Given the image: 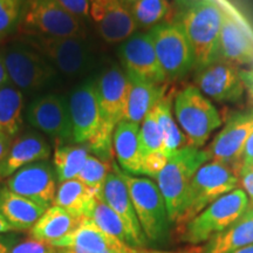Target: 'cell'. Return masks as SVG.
Instances as JSON below:
<instances>
[{
	"label": "cell",
	"mask_w": 253,
	"mask_h": 253,
	"mask_svg": "<svg viewBox=\"0 0 253 253\" xmlns=\"http://www.w3.org/2000/svg\"><path fill=\"white\" fill-rule=\"evenodd\" d=\"M102 199L122 220L130 237L132 248H145L148 240L143 235L140 221L136 216L128 188L115 169L107 176L102 189Z\"/></svg>",
	"instance_id": "obj_18"
},
{
	"label": "cell",
	"mask_w": 253,
	"mask_h": 253,
	"mask_svg": "<svg viewBox=\"0 0 253 253\" xmlns=\"http://www.w3.org/2000/svg\"><path fill=\"white\" fill-rule=\"evenodd\" d=\"M0 54L9 82L23 93L43 89L58 77L54 66L24 39L5 46Z\"/></svg>",
	"instance_id": "obj_4"
},
{
	"label": "cell",
	"mask_w": 253,
	"mask_h": 253,
	"mask_svg": "<svg viewBox=\"0 0 253 253\" xmlns=\"http://www.w3.org/2000/svg\"><path fill=\"white\" fill-rule=\"evenodd\" d=\"M218 60L232 65L253 63V37L238 18L224 8Z\"/></svg>",
	"instance_id": "obj_19"
},
{
	"label": "cell",
	"mask_w": 253,
	"mask_h": 253,
	"mask_svg": "<svg viewBox=\"0 0 253 253\" xmlns=\"http://www.w3.org/2000/svg\"><path fill=\"white\" fill-rule=\"evenodd\" d=\"M155 112H156L158 128H160L161 135H162L163 153L169 158L177 150L186 147L188 141L176 123L175 116H173L171 97H163L155 107Z\"/></svg>",
	"instance_id": "obj_29"
},
{
	"label": "cell",
	"mask_w": 253,
	"mask_h": 253,
	"mask_svg": "<svg viewBox=\"0 0 253 253\" xmlns=\"http://www.w3.org/2000/svg\"><path fill=\"white\" fill-rule=\"evenodd\" d=\"M253 245V208H249L232 225L208 242L203 253H232Z\"/></svg>",
	"instance_id": "obj_25"
},
{
	"label": "cell",
	"mask_w": 253,
	"mask_h": 253,
	"mask_svg": "<svg viewBox=\"0 0 253 253\" xmlns=\"http://www.w3.org/2000/svg\"><path fill=\"white\" fill-rule=\"evenodd\" d=\"M90 17L100 37L108 43L125 42L138 30L128 6L120 0L91 1Z\"/></svg>",
	"instance_id": "obj_17"
},
{
	"label": "cell",
	"mask_w": 253,
	"mask_h": 253,
	"mask_svg": "<svg viewBox=\"0 0 253 253\" xmlns=\"http://www.w3.org/2000/svg\"><path fill=\"white\" fill-rule=\"evenodd\" d=\"M240 77L245 88L253 96V67L251 69H240Z\"/></svg>",
	"instance_id": "obj_43"
},
{
	"label": "cell",
	"mask_w": 253,
	"mask_h": 253,
	"mask_svg": "<svg viewBox=\"0 0 253 253\" xmlns=\"http://www.w3.org/2000/svg\"><path fill=\"white\" fill-rule=\"evenodd\" d=\"M149 33L167 81L184 78L189 72L195 69V56L191 45L178 24L163 21L150 28Z\"/></svg>",
	"instance_id": "obj_10"
},
{
	"label": "cell",
	"mask_w": 253,
	"mask_h": 253,
	"mask_svg": "<svg viewBox=\"0 0 253 253\" xmlns=\"http://www.w3.org/2000/svg\"><path fill=\"white\" fill-rule=\"evenodd\" d=\"M24 40L68 78L84 77L95 66V53L86 37L26 36Z\"/></svg>",
	"instance_id": "obj_8"
},
{
	"label": "cell",
	"mask_w": 253,
	"mask_h": 253,
	"mask_svg": "<svg viewBox=\"0 0 253 253\" xmlns=\"http://www.w3.org/2000/svg\"><path fill=\"white\" fill-rule=\"evenodd\" d=\"M58 253H59V251H58Z\"/></svg>",
	"instance_id": "obj_50"
},
{
	"label": "cell",
	"mask_w": 253,
	"mask_h": 253,
	"mask_svg": "<svg viewBox=\"0 0 253 253\" xmlns=\"http://www.w3.org/2000/svg\"><path fill=\"white\" fill-rule=\"evenodd\" d=\"M119 58L126 74L154 84H166L149 32H136L119 48Z\"/></svg>",
	"instance_id": "obj_15"
},
{
	"label": "cell",
	"mask_w": 253,
	"mask_h": 253,
	"mask_svg": "<svg viewBox=\"0 0 253 253\" xmlns=\"http://www.w3.org/2000/svg\"><path fill=\"white\" fill-rule=\"evenodd\" d=\"M24 93L11 82L0 87V131L13 138L24 125Z\"/></svg>",
	"instance_id": "obj_27"
},
{
	"label": "cell",
	"mask_w": 253,
	"mask_h": 253,
	"mask_svg": "<svg viewBox=\"0 0 253 253\" xmlns=\"http://www.w3.org/2000/svg\"><path fill=\"white\" fill-rule=\"evenodd\" d=\"M26 119L31 126L48 135L58 145L73 141L68 100L58 94H46L28 104Z\"/></svg>",
	"instance_id": "obj_12"
},
{
	"label": "cell",
	"mask_w": 253,
	"mask_h": 253,
	"mask_svg": "<svg viewBox=\"0 0 253 253\" xmlns=\"http://www.w3.org/2000/svg\"><path fill=\"white\" fill-rule=\"evenodd\" d=\"M6 188L14 194L49 208L54 204L58 177L54 168L46 161H41L21 168L8 177Z\"/></svg>",
	"instance_id": "obj_14"
},
{
	"label": "cell",
	"mask_w": 253,
	"mask_h": 253,
	"mask_svg": "<svg viewBox=\"0 0 253 253\" xmlns=\"http://www.w3.org/2000/svg\"><path fill=\"white\" fill-rule=\"evenodd\" d=\"M114 169L125 181L134 205L136 216L148 243H158L166 238L171 223L163 196L157 184L145 177H136L122 171L118 166Z\"/></svg>",
	"instance_id": "obj_6"
},
{
	"label": "cell",
	"mask_w": 253,
	"mask_h": 253,
	"mask_svg": "<svg viewBox=\"0 0 253 253\" xmlns=\"http://www.w3.org/2000/svg\"><path fill=\"white\" fill-rule=\"evenodd\" d=\"M19 26L25 36L86 37L84 20L67 11L58 0H26Z\"/></svg>",
	"instance_id": "obj_9"
},
{
	"label": "cell",
	"mask_w": 253,
	"mask_h": 253,
	"mask_svg": "<svg viewBox=\"0 0 253 253\" xmlns=\"http://www.w3.org/2000/svg\"><path fill=\"white\" fill-rule=\"evenodd\" d=\"M168 162V157L164 153H155L143 157L142 175L156 177Z\"/></svg>",
	"instance_id": "obj_37"
},
{
	"label": "cell",
	"mask_w": 253,
	"mask_h": 253,
	"mask_svg": "<svg viewBox=\"0 0 253 253\" xmlns=\"http://www.w3.org/2000/svg\"><path fill=\"white\" fill-rule=\"evenodd\" d=\"M50 156V147L42 136L26 132L12 142L7 156L0 164V179L8 178L21 168L46 161Z\"/></svg>",
	"instance_id": "obj_21"
},
{
	"label": "cell",
	"mask_w": 253,
	"mask_h": 253,
	"mask_svg": "<svg viewBox=\"0 0 253 253\" xmlns=\"http://www.w3.org/2000/svg\"><path fill=\"white\" fill-rule=\"evenodd\" d=\"M89 155L84 145H58L53 155L58 181L61 183L78 178Z\"/></svg>",
	"instance_id": "obj_30"
},
{
	"label": "cell",
	"mask_w": 253,
	"mask_h": 253,
	"mask_svg": "<svg viewBox=\"0 0 253 253\" xmlns=\"http://www.w3.org/2000/svg\"><path fill=\"white\" fill-rule=\"evenodd\" d=\"M9 246L7 243H5L4 240L0 239V253H9Z\"/></svg>",
	"instance_id": "obj_46"
},
{
	"label": "cell",
	"mask_w": 253,
	"mask_h": 253,
	"mask_svg": "<svg viewBox=\"0 0 253 253\" xmlns=\"http://www.w3.org/2000/svg\"><path fill=\"white\" fill-rule=\"evenodd\" d=\"M249 209V197L237 188L221 196L184 225L182 240L191 245L209 242L212 237L232 225Z\"/></svg>",
	"instance_id": "obj_7"
},
{
	"label": "cell",
	"mask_w": 253,
	"mask_h": 253,
	"mask_svg": "<svg viewBox=\"0 0 253 253\" xmlns=\"http://www.w3.org/2000/svg\"><path fill=\"white\" fill-rule=\"evenodd\" d=\"M58 1L81 20H86L90 17V0H58Z\"/></svg>",
	"instance_id": "obj_38"
},
{
	"label": "cell",
	"mask_w": 253,
	"mask_h": 253,
	"mask_svg": "<svg viewBox=\"0 0 253 253\" xmlns=\"http://www.w3.org/2000/svg\"><path fill=\"white\" fill-rule=\"evenodd\" d=\"M95 198L94 192L79 179L61 182L56 190L54 204L77 218L87 217Z\"/></svg>",
	"instance_id": "obj_28"
},
{
	"label": "cell",
	"mask_w": 253,
	"mask_h": 253,
	"mask_svg": "<svg viewBox=\"0 0 253 253\" xmlns=\"http://www.w3.org/2000/svg\"><path fill=\"white\" fill-rule=\"evenodd\" d=\"M120 1L123 2L126 6H129V5L134 4V2H136V1H138V0H120Z\"/></svg>",
	"instance_id": "obj_48"
},
{
	"label": "cell",
	"mask_w": 253,
	"mask_h": 253,
	"mask_svg": "<svg viewBox=\"0 0 253 253\" xmlns=\"http://www.w3.org/2000/svg\"><path fill=\"white\" fill-rule=\"evenodd\" d=\"M240 179L238 173L226 164L209 161L203 164L186 190L184 199L176 223L184 226L221 196L238 188Z\"/></svg>",
	"instance_id": "obj_2"
},
{
	"label": "cell",
	"mask_w": 253,
	"mask_h": 253,
	"mask_svg": "<svg viewBox=\"0 0 253 253\" xmlns=\"http://www.w3.org/2000/svg\"><path fill=\"white\" fill-rule=\"evenodd\" d=\"M26 0H0V41L19 27Z\"/></svg>",
	"instance_id": "obj_35"
},
{
	"label": "cell",
	"mask_w": 253,
	"mask_h": 253,
	"mask_svg": "<svg viewBox=\"0 0 253 253\" xmlns=\"http://www.w3.org/2000/svg\"><path fill=\"white\" fill-rule=\"evenodd\" d=\"M239 179L243 185V190L246 192L248 197L251 198L253 202V169L240 171Z\"/></svg>",
	"instance_id": "obj_40"
},
{
	"label": "cell",
	"mask_w": 253,
	"mask_h": 253,
	"mask_svg": "<svg viewBox=\"0 0 253 253\" xmlns=\"http://www.w3.org/2000/svg\"><path fill=\"white\" fill-rule=\"evenodd\" d=\"M171 13V21L183 28L191 45L195 71L216 62L224 7L214 0H173Z\"/></svg>",
	"instance_id": "obj_1"
},
{
	"label": "cell",
	"mask_w": 253,
	"mask_h": 253,
	"mask_svg": "<svg viewBox=\"0 0 253 253\" xmlns=\"http://www.w3.org/2000/svg\"><path fill=\"white\" fill-rule=\"evenodd\" d=\"M68 107L73 128V141L86 147L102 126L96 79H88L75 87L68 99Z\"/></svg>",
	"instance_id": "obj_11"
},
{
	"label": "cell",
	"mask_w": 253,
	"mask_h": 253,
	"mask_svg": "<svg viewBox=\"0 0 253 253\" xmlns=\"http://www.w3.org/2000/svg\"><path fill=\"white\" fill-rule=\"evenodd\" d=\"M130 253H203V249L192 246V248L177 250V251H158V250H149L145 248H132Z\"/></svg>",
	"instance_id": "obj_41"
},
{
	"label": "cell",
	"mask_w": 253,
	"mask_h": 253,
	"mask_svg": "<svg viewBox=\"0 0 253 253\" xmlns=\"http://www.w3.org/2000/svg\"><path fill=\"white\" fill-rule=\"evenodd\" d=\"M87 217L106 233L115 237L126 245L132 246L130 237L126 232L122 220L102 198H95Z\"/></svg>",
	"instance_id": "obj_31"
},
{
	"label": "cell",
	"mask_w": 253,
	"mask_h": 253,
	"mask_svg": "<svg viewBox=\"0 0 253 253\" xmlns=\"http://www.w3.org/2000/svg\"><path fill=\"white\" fill-rule=\"evenodd\" d=\"M91 1H99V0H90V2H91Z\"/></svg>",
	"instance_id": "obj_49"
},
{
	"label": "cell",
	"mask_w": 253,
	"mask_h": 253,
	"mask_svg": "<svg viewBox=\"0 0 253 253\" xmlns=\"http://www.w3.org/2000/svg\"><path fill=\"white\" fill-rule=\"evenodd\" d=\"M47 209L6 186L0 190V213L15 231L31 230Z\"/></svg>",
	"instance_id": "obj_24"
},
{
	"label": "cell",
	"mask_w": 253,
	"mask_h": 253,
	"mask_svg": "<svg viewBox=\"0 0 253 253\" xmlns=\"http://www.w3.org/2000/svg\"><path fill=\"white\" fill-rule=\"evenodd\" d=\"M9 253H58V249L48 243L31 238L14 245Z\"/></svg>",
	"instance_id": "obj_36"
},
{
	"label": "cell",
	"mask_w": 253,
	"mask_h": 253,
	"mask_svg": "<svg viewBox=\"0 0 253 253\" xmlns=\"http://www.w3.org/2000/svg\"><path fill=\"white\" fill-rule=\"evenodd\" d=\"M195 84L208 99L220 103L237 102L246 89L240 77V69L220 60L197 71Z\"/></svg>",
	"instance_id": "obj_16"
},
{
	"label": "cell",
	"mask_w": 253,
	"mask_h": 253,
	"mask_svg": "<svg viewBox=\"0 0 253 253\" xmlns=\"http://www.w3.org/2000/svg\"><path fill=\"white\" fill-rule=\"evenodd\" d=\"M250 169H253V131H252L251 136H250L248 143H246L239 172L245 171V170H250ZM239 172H238V175H239Z\"/></svg>",
	"instance_id": "obj_39"
},
{
	"label": "cell",
	"mask_w": 253,
	"mask_h": 253,
	"mask_svg": "<svg viewBox=\"0 0 253 253\" xmlns=\"http://www.w3.org/2000/svg\"><path fill=\"white\" fill-rule=\"evenodd\" d=\"M7 82H9L8 75H7V72H6L4 61H2V58H1V54H0V87L4 86V84H7Z\"/></svg>",
	"instance_id": "obj_44"
},
{
	"label": "cell",
	"mask_w": 253,
	"mask_h": 253,
	"mask_svg": "<svg viewBox=\"0 0 253 253\" xmlns=\"http://www.w3.org/2000/svg\"><path fill=\"white\" fill-rule=\"evenodd\" d=\"M113 149L120 169L129 175H142V154L140 125L121 121L116 126L113 135Z\"/></svg>",
	"instance_id": "obj_22"
},
{
	"label": "cell",
	"mask_w": 253,
	"mask_h": 253,
	"mask_svg": "<svg viewBox=\"0 0 253 253\" xmlns=\"http://www.w3.org/2000/svg\"><path fill=\"white\" fill-rule=\"evenodd\" d=\"M109 172V162L89 155L77 179L90 189L97 198H102V189Z\"/></svg>",
	"instance_id": "obj_33"
},
{
	"label": "cell",
	"mask_w": 253,
	"mask_h": 253,
	"mask_svg": "<svg viewBox=\"0 0 253 253\" xmlns=\"http://www.w3.org/2000/svg\"><path fill=\"white\" fill-rule=\"evenodd\" d=\"M80 218L74 217L65 209L52 205L30 230L31 238L53 244L63 238L78 225Z\"/></svg>",
	"instance_id": "obj_26"
},
{
	"label": "cell",
	"mask_w": 253,
	"mask_h": 253,
	"mask_svg": "<svg viewBox=\"0 0 253 253\" xmlns=\"http://www.w3.org/2000/svg\"><path fill=\"white\" fill-rule=\"evenodd\" d=\"M253 131V109L233 114L207 149L210 161L240 169L243 155Z\"/></svg>",
	"instance_id": "obj_13"
},
{
	"label": "cell",
	"mask_w": 253,
	"mask_h": 253,
	"mask_svg": "<svg viewBox=\"0 0 253 253\" xmlns=\"http://www.w3.org/2000/svg\"><path fill=\"white\" fill-rule=\"evenodd\" d=\"M140 138L143 157L150 154L163 153V140L157 125L155 108L151 109L141 122Z\"/></svg>",
	"instance_id": "obj_34"
},
{
	"label": "cell",
	"mask_w": 253,
	"mask_h": 253,
	"mask_svg": "<svg viewBox=\"0 0 253 253\" xmlns=\"http://www.w3.org/2000/svg\"><path fill=\"white\" fill-rule=\"evenodd\" d=\"M210 161L207 149L186 147L177 150L161 172L156 176L157 186L163 196L171 223H176L188 186L195 173L203 164Z\"/></svg>",
	"instance_id": "obj_5"
},
{
	"label": "cell",
	"mask_w": 253,
	"mask_h": 253,
	"mask_svg": "<svg viewBox=\"0 0 253 253\" xmlns=\"http://www.w3.org/2000/svg\"><path fill=\"white\" fill-rule=\"evenodd\" d=\"M172 110L188 145L202 149L214 130L221 126V116L214 104L195 84L177 91Z\"/></svg>",
	"instance_id": "obj_3"
},
{
	"label": "cell",
	"mask_w": 253,
	"mask_h": 253,
	"mask_svg": "<svg viewBox=\"0 0 253 253\" xmlns=\"http://www.w3.org/2000/svg\"><path fill=\"white\" fill-rule=\"evenodd\" d=\"M128 8L138 28H153L171 13L169 0H138Z\"/></svg>",
	"instance_id": "obj_32"
},
{
	"label": "cell",
	"mask_w": 253,
	"mask_h": 253,
	"mask_svg": "<svg viewBox=\"0 0 253 253\" xmlns=\"http://www.w3.org/2000/svg\"><path fill=\"white\" fill-rule=\"evenodd\" d=\"M11 144L12 138L8 137V136L4 134L2 131H0V164H1L2 161L5 160V157L7 156Z\"/></svg>",
	"instance_id": "obj_42"
},
{
	"label": "cell",
	"mask_w": 253,
	"mask_h": 253,
	"mask_svg": "<svg viewBox=\"0 0 253 253\" xmlns=\"http://www.w3.org/2000/svg\"><path fill=\"white\" fill-rule=\"evenodd\" d=\"M232 253H253V245L246 246V248H243V249L238 250V251L232 252Z\"/></svg>",
	"instance_id": "obj_47"
},
{
	"label": "cell",
	"mask_w": 253,
	"mask_h": 253,
	"mask_svg": "<svg viewBox=\"0 0 253 253\" xmlns=\"http://www.w3.org/2000/svg\"><path fill=\"white\" fill-rule=\"evenodd\" d=\"M12 231H15L13 227L8 224V221L5 219L4 216L0 213V233H6V232H12Z\"/></svg>",
	"instance_id": "obj_45"
},
{
	"label": "cell",
	"mask_w": 253,
	"mask_h": 253,
	"mask_svg": "<svg viewBox=\"0 0 253 253\" xmlns=\"http://www.w3.org/2000/svg\"><path fill=\"white\" fill-rule=\"evenodd\" d=\"M56 249H75L87 253L126 251L132 248L100 229L88 217H82L69 235L50 244Z\"/></svg>",
	"instance_id": "obj_20"
},
{
	"label": "cell",
	"mask_w": 253,
	"mask_h": 253,
	"mask_svg": "<svg viewBox=\"0 0 253 253\" xmlns=\"http://www.w3.org/2000/svg\"><path fill=\"white\" fill-rule=\"evenodd\" d=\"M126 77L130 82V87L125 121L141 125L145 115L167 96L168 84H154L130 74H126Z\"/></svg>",
	"instance_id": "obj_23"
}]
</instances>
